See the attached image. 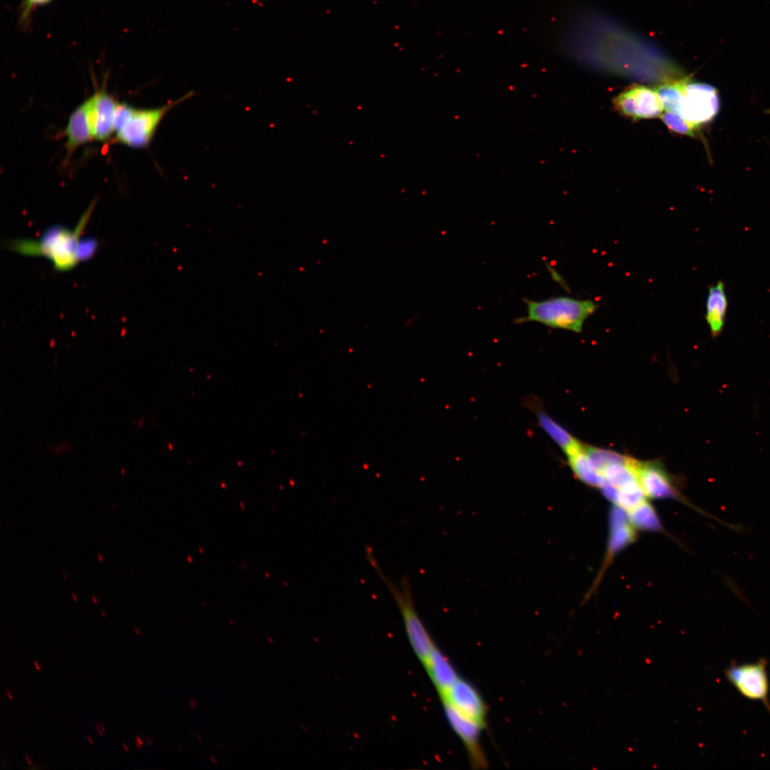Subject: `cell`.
<instances>
[{"instance_id": "cell-1", "label": "cell", "mask_w": 770, "mask_h": 770, "mask_svg": "<svg viewBox=\"0 0 770 770\" xmlns=\"http://www.w3.org/2000/svg\"><path fill=\"white\" fill-rule=\"evenodd\" d=\"M96 200H93L73 230L56 225L47 229L36 240H12L6 247L24 255L43 256L48 258L59 270H68L80 262L78 247L80 235L93 212Z\"/></svg>"}, {"instance_id": "cell-2", "label": "cell", "mask_w": 770, "mask_h": 770, "mask_svg": "<svg viewBox=\"0 0 770 770\" xmlns=\"http://www.w3.org/2000/svg\"><path fill=\"white\" fill-rule=\"evenodd\" d=\"M526 315L515 319L521 324L535 322L546 327L580 332L585 320L599 307L590 299L567 296L552 297L543 300L524 299Z\"/></svg>"}, {"instance_id": "cell-3", "label": "cell", "mask_w": 770, "mask_h": 770, "mask_svg": "<svg viewBox=\"0 0 770 770\" xmlns=\"http://www.w3.org/2000/svg\"><path fill=\"white\" fill-rule=\"evenodd\" d=\"M194 94L190 91L175 101L151 108H135L118 102L114 123L115 141L132 148H147L166 114Z\"/></svg>"}, {"instance_id": "cell-4", "label": "cell", "mask_w": 770, "mask_h": 770, "mask_svg": "<svg viewBox=\"0 0 770 770\" xmlns=\"http://www.w3.org/2000/svg\"><path fill=\"white\" fill-rule=\"evenodd\" d=\"M366 557L394 600L401 614L411 645L424 666L436 645L415 609L409 578L403 577L398 585L384 573L369 548L366 549Z\"/></svg>"}, {"instance_id": "cell-5", "label": "cell", "mask_w": 770, "mask_h": 770, "mask_svg": "<svg viewBox=\"0 0 770 770\" xmlns=\"http://www.w3.org/2000/svg\"><path fill=\"white\" fill-rule=\"evenodd\" d=\"M719 109L717 90L711 85L685 81L677 114L695 129L712 120Z\"/></svg>"}, {"instance_id": "cell-6", "label": "cell", "mask_w": 770, "mask_h": 770, "mask_svg": "<svg viewBox=\"0 0 770 770\" xmlns=\"http://www.w3.org/2000/svg\"><path fill=\"white\" fill-rule=\"evenodd\" d=\"M766 667L765 658H761L754 663L737 664L732 662L724 670V675L744 697L761 702L770 712L769 682Z\"/></svg>"}, {"instance_id": "cell-7", "label": "cell", "mask_w": 770, "mask_h": 770, "mask_svg": "<svg viewBox=\"0 0 770 770\" xmlns=\"http://www.w3.org/2000/svg\"><path fill=\"white\" fill-rule=\"evenodd\" d=\"M614 105L621 115L633 120L657 118L664 110L655 90L641 85L632 86L620 93Z\"/></svg>"}, {"instance_id": "cell-8", "label": "cell", "mask_w": 770, "mask_h": 770, "mask_svg": "<svg viewBox=\"0 0 770 770\" xmlns=\"http://www.w3.org/2000/svg\"><path fill=\"white\" fill-rule=\"evenodd\" d=\"M443 705L447 720L465 745L473 766L486 768L488 763L480 744L481 733L485 726L463 715L446 702Z\"/></svg>"}, {"instance_id": "cell-9", "label": "cell", "mask_w": 770, "mask_h": 770, "mask_svg": "<svg viewBox=\"0 0 770 770\" xmlns=\"http://www.w3.org/2000/svg\"><path fill=\"white\" fill-rule=\"evenodd\" d=\"M441 699L463 715L485 726L486 704L478 690L466 680L459 677Z\"/></svg>"}, {"instance_id": "cell-10", "label": "cell", "mask_w": 770, "mask_h": 770, "mask_svg": "<svg viewBox=\"0 0 770 770\" xmlns=\"http://www.w3.org/2000/svg\"><path fill=\"white\" fill-rule=\"evenodd\" d=\"M632 466L639 485L646 497H674L676 490L668 474L656 462H644L632 458Z\"/></svg>"}, {"instance_id": "cell-11", "label": "cell", "mask_w": 770, "mask_h": 770, "mask_svg": "<svg viewBox=\"0 0 770 770\" xmlns=\"http://www.w3.org/2000/svg\"><path fill=\"white\" fill-rule=\"evenodd\" d=\"M92 96L91 117L93 138L99 142H106L115 133V115L118 102L103 86Z\"/></svg>"}, {"instance_id": "cell-12", "label": "cell", "mask_w": 770, "mask_h": 770, "mask_svg": "<svg viewBox=\"0 0 770 770\" xmlns=\"http://www.w3.org/2000/svg\"><path fill=\"white\" fill-rule=\"evenodd\" d=\"M93 96L86 99L71 113L63 135L66 138V157L70 158L80 146L93 138L91 111Z\"/></svg>"}, {"instance_id": "cell-13", "label": "cell", "mask_w": 770, "mask_h": 770, "mask_svg": "<svg viewBox=\"0 0 770 770\" xmlns=\"http://www.w3.org/2000/svg\"><path fill=\"white\" fill-rule=\"evenodd\" d=\"M728 299L725 285L721 280L709 287L706 301L705 319L711 335L715 338L722 332L727 317Z\"/></svg>"}, {"instance_id": "cell-14", "label": "cell", "mask_w": 770, "mask_h": 770, "mask_svg": "<svg viewBox=\"0 0 770 770\" xmlns=\"http://www.w3.org/2000/svg\"><path fill=\"white\" fill-rule=\"evenodd\" d=\"M424 667L440 697L446 694L459 678L452 664L436 646Z\"/></svg>"}, {"instance_id": "cell-15", "label": "cell", "mask_w": 770, "mask_h": 770, "mask_svg": "<svg viewBox=\"0 0 770 770\" xmlns=\"http://www.w3.org/2000/svg\"><path fill=\"white\" fill-rule=\"evenodd\" d=\"M566 456L570 468L577 478L593 487L602 488L605 485L603 476L587 456L585 445L581 444Z\"/></svg>"}, {"instance_id": "cell-16", "label": "cell", "mask_w": 770, "mask_h": 770, "mask_svg": "<svg viewBox=\"0 0 770 770\" xmlns=\"http://www.w3.org/2000/svg\"><path fill=\"white\" fill-rule=\"evenodd\" d=\"M536 416L540 428L560 447L565 455L581 445L579 441L544 411L537 410Z\"/></svg>"}, {"instance_id": "cell-17", "label": "cell", "mask_w": 770, "mask_h": 770, "mask_svg": "<svg viewBox=\"0 0 770 770\" xmlns=\"http://www.w3.org/2000/svg\"><path fill=\"white\" fill-rule=\"evenodd\" d=\"M684 81H669L655 88L666 111L677 114Z\"/></svg>"}, {"instance_id": "cell-18", "label": "cell", "mask_w": 770, "mask_h": 770, "mask_svg": "<svg viewBox=\"0 0 770 770\" xmlns=\"http://www.w3.org/2000/svg\"><path fill=\"white\" fill-rule=\"evenodd\" d=\"M632 525L645 529H657L658 520L654 512L648 504L645 503L628 514Z\"/></svg>"}, {"instance_id": "cell-19", "label": "cell", "mask_w": 770, "mask_h": 770, "mask_svg": "<svg viewBox=\"0 0 770 770\" xmlns=\"http://www.w3.org/2000/svg\"><path fill=\"white\" fill-rule=\"evenodd\" d=\"M661 118L668 129L674 133L691 137L697 135V130L676 113L666 111L662 114Z\"/></svg>"}, {"instance_id": "cell-20", "label": "cell", "mask_w": 770, "mask_h": 770, "mask_svg": "<svg viewBox=\"0 0 770 770\" xmlns=\"http://www.w3.org/2000/svg\"><path fill=\"white\" fill-rule=\"evenodd\" d=\"M52 0H23L19 7L18 25L22 30L27 29L31 22V15L37 6L45 5Z\"/></svg>"}, {"instance_id": "cell-21", "label": "cell", "mask_w": 770, "mask_h": 770, "mask_svg": "<svg viewBox=\"0 0 770 770\" xmlns=\"http://www.w3.org/2000/svg\"><path fill=\"white\" fill-rule=\"evenodd\" d=\"M98 247L96 240L91 238L81 239L78 247V257L80 261L90 258Z\"/></svg>"}, {"instance_id": "cell-22", "label": "cell", "mask_w": 770, "mask_h": 770, "mask_svg": "<svg viewBox=\"0 0 770 770\" xmlns=\"http://www.w3.org/2000/svg\"><path fill=\"white\" fill-rule=\"evenodd\" d=\"M135 744L137 746V747L139 748V749L142 746H143V741H142L141 738L138 735H136L135 737Z\"/></svg>"}, {"instance_id": "cell-23", "label": "cell", "mask_w": 770, "mask_h": 770, "mask_svg": "<svg viewBox=\"0 0 770 770\" xmlns=\"http://www.w3.org/2000/svg\"><path fill=\"white\" fill-rule=\"evenodd\" d=\"M189 705H190V708H191V709H194V708H195V707H196V706H197V702H196V700H195V699H192V698H191V699H190L189 700Z\"/></svg>"}, {"instance_id": "cell-24", "label": "cell", "mask_w": 770, "mask_h": 770, "mask_svg": "<svg viewBox=\"0 0 770 770\" xmlns=\"http://www.w3.org/2000/svg\"><path fill=\"white\" fill-rule=\"evenodd\" d=\"M34 666L36 667V669L37 671H41V667H40L38 662H37V660H36V659L34 660Z\"/></svg>"}, {"instance_id": "cell-25", "label": "cell", "mask_w": 770, "mask_h": 770, "mask_svg": "<svg viewBox=\"0 0 770 770\" xmlns=\"http://www.w3.org/2000/svg\"><path fill=\"white\" fill-rule=\"evenodd\" d=\"M24 759H26V762L28 763V764H29V766H31V765H32V762H31V760L29 759V757L28 756V755H27V754H24Z\"/></svg>"}, {"instance_id": "cell-26", "label": "cell", "mask_w": 770, "mask_h": 770, "mask_svg": "<svg viewBox=\"0 0 770 770\" xmlns=\"http://www.w3.org/2000/svg\"><path fill=\"white\" fill-rule=\"evenodd\" d=\"M6 694H7V696H8V698H9V699L10 700H13V697H12V694H11V692H10L9 689H7L6 690Z\"/></svg>"}, {"instance_id": "cell-27", "label": "cell", "mask_w": 770, "mask_h": 770, "mask_svg": "<svg viewBox=\"0 0 770 770\" xmlns=\"http://www.w3.org/2000/svg\"><path fill=\"white\" fill-rule=\"evenodd\" d=\"M122 746H123V749H125V751H127V752L129 751V749H128V746L126 745V744L125 742L122 743Z\"/></svg>"}, {"instance_id": "cell-28", "label": "cell", "mask_w": 770, "mask_h": 770, "mask_svg": "<svg viewBox=\"0 0 770 770\" xmlns=\"http://www.w3.org/2000/svg\"><path fill=\"white\" fill-rule=\"evenodd\" d=\"M86 737H87V739H88V740L89 743H90V744H93V739H92L91 738V736H90L89 734H87V735H86Z\"/></svg>"}, {"instance_id": "cell-29", "label": "cell", "mask_w": 770, "mask_h": 770, "mask_svg": "<svg viewBox=\"0 0 770 770\" xmlns=\"http://www.w3.org/2000/svg\"><path fill=\"white\" fill-rule=\"evenodd\" d=\"M210 760L212 761V762L213 764H215V763L217 762V761H216L215 758V757H214V756H213L212 755H210Z\"/></svg>"}, {"instance_id": "cell-30", "label": "cell", "mask_w": 770, "mask_h": 770, "mask_svg": "<svg viewBox=\"0 0 770 770\" xmlns=\"http://www.w3.org/2000/svg\"><path fill=\"white\" fill-rule=\"evenodd\" d=\"M97 731L100 736H103V732L101 730V729H98Z\"/></svg>"}, {"instance_id": "cell-31", "label": "cell", "mask_w": 770, "mask_h": 770, "mask_svg": "<svg viewBox=\"0 0 770 770\" xmlns=\"http://www.w3.org/2000/svg\"><path fill=\"white\" fill-rule=\"evenodd\" d=\"M99 724V726H100V727H101V730H102V731H103V732H106V729H105V727H103V724H102L101 722H99V724Z\"/></svg>"}, {"instance_id": "cell-32", "label": "cell", "mask_w": 770, "mask_h": 770, "mask_svg": "<svg viewBox=\"0 0 770 770\" xmlns=\"http://www.w3.org/2000/svg\"><path fill=\"white\" fill-rule=\"evenodd\" d=\"M133 630H134V631H135V634H136V635H140V631L138 630V628H137L136 627H135L133 628Z\"/></svg>"}, {"instance_id": "cell-33", "label": "cell", "mask_w": 770, "mask_h": 770, "mask_svg": "<svg viewBox=\"0 0 770 770\" xmlns=\"http://www.w3.org/2000/svg\"><path fill=\"white\" fill-rule=\"evenodd\" d=\"M145 740H146L147 743H148V744L149 745H151V741H150V739H148V737H145Z\"/></svg>"}, {"instance_id": "cell-34", "label": "cell", "mask_w": 770, "mask_h": 770, "mask_svg": "<svg viewBox=\"0 0 770 770\" xmlns=\"http://www.w3.org/2000/svg\"><path fill=\"white\" fill-rule=\"evenodd\" d=\"M92 598H93V600L94 603L96 604L97 600H96V597L94 596H92Z\"/></svg>"}, {"instance_id": "cell-35", "label": "cell", "mask_w": 770, "mask_h": 770, "mask_svg": "<svg viewBox=\"0 0 770 770\" xmlns=\"http://www.w3.org/2000/svg\"><path fill=\"white\" fill-rule=\"evenodd\" d=\"M101 613L103 617H106L105 612L103 610L101 611Z\"/></svg>"}, {"instance_id": "cell-36", "label": "cell", "mask_w": 770, "mask_h": 770, "mask_svg": "<svg viewBox=\"0 0 770 770\" xmlns=\"http://www.w3.org/2000/svg\"><path fill=\"white\" fill-rule=\"evenodd\" d=\"M197 739H199V740H200V741H202V739H201V737L200 736V735L197 734Z\"/></svg>"}, {"instance_id": "cell-37", "label": "cell", "mask_w": 770, "mask_h": 770, "mask_svg": "<svg viewBox=\"0 0 770 770\" xmlns=\"http://www.w3.org/2000/svg\"><path fill=\"white\" fill-rule=\"evenodd\" d=\"M72 595H73V597L74 600H76V595H74V593H72Z\"/></svg>"}, {"instance_id": "cell-38", "label": "cell", "mask_w": 770, "mask_h": 770, "mask_svg": "<svg viewBox=\"0 0 770 770\" xmlns=\"http://www.w3.org/2000/svg\"><path fill=\"white\" fill-rule=\"evenodd\" d=\"M98 558H99V560H100L101 561H102V558H101V557L100 556V555H98Z\"/></svg>"}]
</instances>
